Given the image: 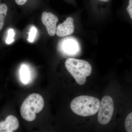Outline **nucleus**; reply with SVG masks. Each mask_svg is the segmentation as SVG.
<instances>
[{"mask_svg":"<svg viewBox=\"0 0 132 132\" xmlns=\"http://www.w3.org/2000/svg\"><path fill=\"white\" fill-rule=\"evenodd\" d=\"M100 101L92 96L81 95L75 98L71 103L72 111L77 115L87 117L94 115L98 111Z\"/></svg>","mask_w":132,"mask_h":132,"instance_id":"obj_1","label":"nucleus"},{"mask_svg":"<svg viewBox=\"0 0 132 132\" xmlns=\"http://www.w3.org/2000/svg\"><path fill=\"white\" fill-rule=\"evenodd\" d=\"M65 65L79 85H84L86 82L87 77L92 73L91 65L83 60L69 58L66 60Z\"/></svg>","mask_w":132,"mask_h":132,"instance_id":"obj_2","label":"nucleus"},{"mask_svg":"<svg viewBox=\"0 0 132 132\" xmlns=\"http://www.w3.org/2000/svg\"><path fill=\"white\" fill-rule=\"evenodd\" d=\"M44 106V100L41 95L37 93L29 95L21 107L22 117L27 121H33L36 118V113L40 112Z\"/></svg>","mask_w":132,"mask_h":132,"instance_id":"obj_3","label":"nucleus"},{"mask_svg":"<svg viewBox=\"0 0 132 132\" xmlns=\"http://www.w3.org/2000/svg\"><path fill=\"white\" fill-rule=\"evenodd\" d=\"M114 106L113 99L110 96H105L100 102L98 120L102 125H106L111 121L113 114Z\"/></svg>","mask_w":132,"mask_h":132,"instance_id":"obj_4","label":"nucleus"},{"mask_svg":"<svg viewBox=\"0 0 132 132\" xmlns=\"http://www.w3.org/2000/svg\"><path fill=\"white\" fill-rule=\"evenodd\" d=\"M64 39L60 45V50L63 54L73 56L79 53L80 48L75 39L70 38Z\"/></svg>","mask_w":132,"mask_h":132,"instance_id":"obj_5","label":"nucleus"},{"mask_svg":"<svg viewBox=\"0 0 132 132\" xmlns=\"http://www.w3.org/2000/svg\"><path fill=\"white\" fill-rule=\"evenodd\" d=\"M41 20L43 24L46 26L48 35L50 36H54L56 33L58 17L50 12H45L43 13Z\"/></svg>","mask_w":132,"mask_h":132,"instance_id":"obj_6","label":"nucleus"},{"mask_svg":"<svg viewBox=\"0 0 132 132\" xmlns=\"http://www.w3.org/2000/svg\"><path fill=\"white\" fill-rule=\"evenodd\" d=\"M19 127L18 119L13 115L8 116L5 120L0 121V132H13Z\"/></svg>","mask_w":132,"mask_h":132,"instance_id":"obj_7","label":"nucleus"},{"mask_svg":"<svg viewBox=\"0 0 132 132\" xmlns=\"http://www.w3.org/2000/svg\"><path fill=\"white\" fill-rule=\"evenodd\" d=\"M74 26L73 20L69 17L62 24L59 25L56 29V34L57 36L63 37L70 35L73 33Z\"/></svg>","mask_w":132,"mask_h":132,"instance_id":"obj_8","label":"nucleus"},{"mask_svg":"<svg viewBox=\"0 0 132 132\" xmlns=\"http://www.w3.org/2000/svg\"><path fill=\"white\" fill-rule=\"evenodd\" d=\"M20 75L22 82L24 84L28 83L30 79V73L28 68L26 65L21 66L20 69Z\"/></svg>","mask_w":132,"mask_h":132,"instance_id":"obj_9","label":"nucleus"},{"mask_svg":"<svg viewBox=\"0 0 132 132\" xmlns=\"http://www.w3.org/2000/svg\"><path fill=\"white\" fill-rule=\"evenodd\" d=\"M8 8L5 3L0 4V31L1 30L4 24V20L7 13Z\"/></svg>","mask_w":132,"mask_h":132,"instance_id":"obj_10","label":"nucleus"},{"mask_svg":"<svg viewBox=\"0 0 132 132\" xmlns=\"http://www.w3.org/2000/svg\"><path fill=\"white\" fill-rule=\"evenodd\" d=\"M125 127L127 131L132 132V112L129 113L126 118Z\"/></svg>","mask_w":132,"mask_h":132,"instance_id":"obj_11","label":"nucleus"},{"mask_svg":"<svg viewBox=\"0 0 132 132\" xmlns=\"http://www.w3.org/2000/svg\"><path fill=\"white\" fill-rule=\"evenodd\" d=\"M37 29L35 27H32L30 32L29 33L28 40L29 42L32 43L34 42L37 34Z\"/></svg>","mask_w":132,"mask_h":132,"instance_id":"obj_12","label":"nucleus"},{"mask_svg":"<svg viewBox=\"0 0 132 132\" xmlns=\"http://www.w3.org/2000/svg\"><path fill=\"white\" fill-rule=\"evenodd\" d=\"M15 35L14 31L12 29H10L9 30L8 32V36L6 43L7 44H10L14 41V36Z\"/></svg>","mask_w":132,"mask_h":132,"instance_id":"obj_13","label":"nucleus"},{"mask_svg":"<svg viewBox=\"0 0 132 132\" xmlns=\"http://www.w3.org/2000/svg\"><path fill=\"white\" fill-rule=\"evenodd\" d=\"M126 10L132 21V0H128V5L126 8Z\"/></svg>","mask_w":132,"mask_h":132,"instance_id":"obj_14","label":"nucleus"},{"mask_svg":"<svg viewBox=\"0 0 132 132\" xmlns=\"http://www.w3.org/2000/svg\"><path fill=\"white\" fill-rule=\"evenodd\" d=\"M15 1L17 5H22L26 3L27 0H15Z\"/></svg>","mask_w":132,"mask_h":132,"instance_id":"obj_15","label":"nucleus"},{"mask_svg":"<svg viewBox=\"0 0 132 132\" xmlns=\"http://www.w3.org/2000/svg\"><path fill=\"white\" fill-rule=\"evenodd\" d=\"M0 2H1V0H0Z\"/></svg>","mask_w":132,"mask_h":132,"instance_id":"obj_16","label":"nucleus"}]
</instances>
